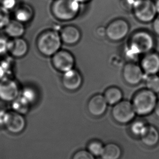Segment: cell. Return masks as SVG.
<instances>
[{
  "instance_id": "6da1fadb",
  "label": "cell",
  "mask_w": 159,
  "mask_h": 159,
  "mask_svg": "<svg viewBox=\"0 0 159 159\" xmlns=\"http://www.w3.org/2000/svg\"><path fill=\"white\" fill-rule=\"evenodd\" d=\"M154 46L155 40L152 34L147 30H139L131 36L125 53L129 59L136 60L141 55L152 52Z\"/></svg>"
},
{
  "instance_id": "7a4b0ae2",
  "label": "cell",
  "mask_w": 159,
  "mask_h": 159,
  "mask_svg": "<svg viewBox=\"0 0 159 159\" xmlns=\"http://www.w3.org/2000/svg\"><path fill=\"white\" fill-rule=\"evenodd\" d=\"M157 102V93L146 88L136 93L132 104L136 114L140 116H146L154 111Z\"/></svg>"
},
{
  "instance_id": "3957f363",
  "label": "cell",
  "mask_w": 159,
  "mask_h": 159,
  "mask_svg": "<svg viewBox=\"0 0 159 159\" xmlns=\"http://www.w3.org/2000/svg\"><path fill=\"white\" fill-rule=\"evenodd\" d=\"M62 40L56 31H48L43 33L37 41V48L44 56H53L60 50Z\"/></svg>"
},
{
  "instance_id": "277c9868",
  "label": "cell",
  "mask_w": 159,
  "mask_h": 159,
  "mask_svg": "<svg viewBox=\"0 0 159 159\" xmlns=\"http://www.w3.org/2000/svg\"><path fill=\"white\" fill-rule=\"evenodd\" d=\"M80 10L77 0H57L53 4V12L56 17L62 20L72 19Z\"/></svg>"
},
{
  "instance_id": "5b68a950",
  "label": "cell",
  "mask_w": 159,
  "mask_h": 159,
  "mask_svg": "<svg viewBox=\"0 0 159 159\" xmlns=\"http://www.w3.org/2000/svg\"><path fill=\"white\" fill-rule=\"evenodd\" d=\"M133 10L136 19L144 24L152 22L157 15L153 0H140Z\"/></svg>"
},
{
  "instance_id": "8992f818",
  "label": "cell",
  "mask_w": 159,
  "mask_h": 159,
  "mask_svg": "<svg viewBox=\"0 0 159 159\" xmlns=\"http://www.w3.org/2000/svg\"><path fill=\"white\" fill-rule=\"evenodd\" d=\"M135 111L132 102L122 100L114 106L112 110V116L117 122L127 124L130 122L135 117Z\"/></svg>"
},
{
  "instance_id": "52a82bcc",
  "label": "cell",
  "mask_w": 159,
  "mask_h": 159,
  "mask_svg": "<svg viewBox=\"0 0 159 159\" xmlns=\"http://www.w3.org/2000/svg\"><path fill=\"white\" fill-rule=\"evenodd\" d=\"M19 86L13 78H3L0 80V100L12 102L20 96Z\"/></svg>"
},
{
  "instance_id": "ba28073f",
  "label": "cell",
  "mask_w": 159,
  "mask_h": 159,
  "mask_svg": "<svg viewBox=\"0 0 159 159\" xmlns=\"http://www.w3.org/2000/svg\"><path fill=\"white\" fill-rule=\"evenodd\" d=\"M52 64L58 71L65 73L73 69L75 59L72 54L65 50H59L52 56Z\"/></svg>"
},
{
  "instance_id": "9c48e42d",
  "label": "cell",
  "mask_w": 159,
  "mask_h": 159,
  "mask_svg": "<svg viewBox=\"0 0 159 159\" xmlns=\"http://www.w3.org/2000/svg\"><path fill=\"white\" fill-rule=\"evenodd\" d=\"M122 75L127 83L131 85H136L144 80L146 75L140 65L130 62L123 67Z\"/></svg>"
},
{
  "instance_id": "30bf717a",
  "label": "cell",
  "mask_w": 159,
  "mask_h": 159,
  "mask_svg": "<svg viewBox=\"0 0 159 159\" xmlns=\"http://www.w3.org/2000/svg\"><path fill=\"white\" fill-rule=\"evenodd\" d=\"M129 31V24L124 20L118 19L108 25L106 35L112 41H120L127 36Z\"/></svg>"
},
{
  "instance_id": "8fae6325",
  "label": "cell",
  "mask_w": 159,
  "mask_h": 159,
  "mask_svg": "<svg viewBox=\"0 0 159 159\" xmlns=\"http://www.w3.org/2000/svg\"><path fill=\"white\" fill-rule=\"evenodd\" d=\"M26 126V119L24 115L14 111H9L8 116L4 127L9 133L18 134L24 131Z\"/></svg>"
},
{
  "instance_id": "7c38bea8",
  "label": "cell",
  "mask_w": 159,
  "mask_h": 159,
  "mask_svg": "<svg viewBox=\"0 0 159 159\" xmlns=\"http://www.w3.org/2000/svg\"><path fill=\"white\" fill-rule=\"evenodd\" d=\"M140 66L146 75H157L159 72V54L152 51L144 54Z\"/></svg>"
},
{
  "instance_id": "4fadbf2b",
  "label": "cell",
  "mask_w": 159,
  "mask_h": 159,
  "mask_svg": "<svg viewBox=\"0 0 159 159\" xmlns=\"http://www.w3.org/2000/svg\"><path fill=\"white\" fill-rule=\"evenodd\" d=\"M62 83L65 88L68 90H77L82 85L83 78L77 70L72 69L64 73Z\"/></svg>"
},
{
  "instance_id": "5bb4252c",
  "label": "cell",
  "mask_w": 159,
  "mask_h": 159,
  "mask_svg": "<svg viewBox=\"0 0 159 159\" xmlns=\"http://www.w3.org/2000/svg\"><path fill=\"white\" fill-rule=\"evenodd\" d=\"M107 104L104 95L97 94L91 97L89 100L88 109L93 116H101L106 112Z\"/></svg>"
},
{
  "instance_id": "9a60e30c",
  "label": "cell",
  "mask_w": 159,
  "mask_h": 159,
  "mask_svg": "<svg viewBox=\"0 0 159 159\" xmlns=\"http://www.w3.org/2000/svg\"><path fill=\"white\" fill-rule=\"evenodd\" d=\"M28 50L27 42L22 38H14L9 41L8 53L13 58L23 57L28 53Z\"/></svg>"
},
{
  "instance_id": "2e32d148",
  "label": "cell",
  "mask_w": 159,
  "mask_h": 159,
  "mask_svg": "<svg viewBox=\"0 0 159 159\" xmlns=\"http://www.w3.org/2000/svg\"><path fill=\"white\" fill-rule=\"evenodd\" d=\"M60 37L64 43L72 45L80 41L81 33L77 27L73 26H68L62 28Z\"/></svg>"
},
{
  "instance_id": "e0dca14e",
  "label": "cell",
  "mask_w": 159,
  "mask_h": 159,
  "mask_svg": "<svg viewBox=\"0 0 159 159\" xmlns=\"http://www.w3.org/2000/svg\"><path fill=\"white\" fill-rule=\"evenodd\" d=\"M142 143L148 147H154L159 142V132L153 125H147L140 136Z\"/></svg>"
},
{
  "instance_id": "ac0fdd59",
  "label": "cell",
  "mask_w": 159,
  "mask_h": 159,
  "mask_svg": "<svg viewBox=\"0 0 159 159\" xmlns=\"http://www.w3.org/2000/svg\"><path fill=\"white\" fill-rule=\"evenodd\" d=\"M5 31L8 37L14 38H21L25 32V28L23 23L17 20H11L5 27Z\"/></svg>"
},
{
  "instance_id": "d6986e66",
  "label": "cell",
  "mask_w": 159,
  "mask_h": 159,
  "mask_svg": "<svg viewBox=\"0 0 159 159\" xmlns=\"http://www.w3.org/2000/svg\"><path fill=\"white\" fill-rule=\"evenodd\" d=\"M122 155V150L120 146L114 143H110L104 147L101 155L102 159H119Z\"/></svg>"
},
{
  "instance_id": "ffe728a7",
  "label": "cell",
  "mask_w": 159,
  "mask_h": 159,
  "mask_svg": "<svg viewBox=\"0 0 159 159\" xmlns=\"http://www.w3.org/2000/svg\"><path fill=\"white\" fill-rule=\"evenodd\" d=\"M104 96L108 104L115 106L122 101L123 93L120 89L112 86L106 90Z\"/></svg>"
},
{
  "instance_id": "44dd1931",
  "label": "cell",
  "mask_w": 159,
  "mask_h": 159,
  "mask_svg": "<svg viewBox=\"0 0 159 159\" xmlns=\"http://www.w3.org/2000/svg\"><path fill=\"white\" fill-rule=\"evenodd\" d=\"M30 104L20 95L11 102L12 110L23 115L28 113L30 109Z\"/></svg>"
},
{
  "instance_id": "7402d4cb",
  "label": "cell",
  "mask_w": 159,
  "mask_h": 159,
  "mask_svg": "<svg viewBox=\"0 0 159 159\" xmlns=\"http://www.w3.org/2000/svg\"><path fill=\"white\" fill-rule=\"evenodd\" d=\"M32 16V9L28 6L20 7L15 12V18L22 23L29 21Z\"/></svg>"
},
{
  "instance_id": "603a6c76",
  "label": "cell",
  "mask_w": 159,
  "mask_h": 159,
  "mask_svg": "<svg viewBox=\"0 0 159 159\" xmlns=\"http://www.w3.org/2000/svg\"><path fill=\"white\" fill-rule=\"evenodd\" d=\"M144 80L147 89L155 93H159V76L157 75H146Z\"/></svg>"
},
{
  "instance_id": "cb8c5ba5",
  "label": "cell",
  "mask_w": 159,
  "mask_h": 159,
  "mask_svg": "<svg viewBox=\"0 0 159 159\" xmlns=\"http://www.w3.org/2000/svg\"><path fill=\"white\" fill-rule=\"evenodd\" d=\"M20 95L30 104L34 103L38 98L37 91L30 86L24 88Z\"/></svg>"
},
{
  "instance_id": "d4e9b609",
  "label": "cell",
  "mask_w": 159,
  "mask_h": 159,
  "mask_svg": "<svg viewBox=\"0 0 159 159\" xmlns=\"http://www.w3.org/2000/svg\"><path fill=\"white\" fill-rule=\"evenodd\" d=\"M103 143L98 140H93L88 146V151L94 157L101 156L104 149Z\"/></svg>"
},
{
  "instance_id": "484cf974",
  "label": "cell",
  "mask_w": 159,
  "mask_h": 159,
  "mask_svg": "<svg viewBox=\"0 0 159 159\" xmlns=\"http://www.w3.org/2000/svg\"><path fill=\"white\" fill-rule=\"evenodd\" d=\"M13 61L11 58H6L0 62V66L4 72L5 78H12L13 74Z\"/></svg>"
},
{
  "instance_id": "4316f807",
  "label": "cell",
  "mask_w": 159,
  "mask_h": 159,
  "mask_svg": "<svg viewBox=\"0 0 159 159\" xmlns=\"http://www.w3.org/2000/svg\"><path fill=\"white\" fill-rule=\"evenodd\" d=\"M147 125L142 120H136L131 124L130 130L134 135L141 136L144 132Z\"/></svg>"
},
{
  "instance_id": "83f0119b",
  "label": "cell",
  "mask_w": 159,
  "mask_h": 159,
  "mask_svg": "<svg viewBox=\"0 0 159 159\" xmlns=\"http://www.w3.org/2000/svg\"><path fill=\"white\" fill-rule=\"evenodd\" d=\"M11 20L9 11L0 6V29L4 28L7 26Z\"/></svg>"
},
{
  "instance_id": "f1b7e54d",
  "label": "cell",
  "mask_w": 159,
  "mask_h": 159,
  "mask_svg": "<svg viewBox=\"0 0 159 159\" xmlns=\"http://www.w3.org/2000/svg\"><path fill=\"white\" fill-rule=\"evenodd\" d=\"M72 159H95V157L91 154L88 150H80L76 152L72 157Z\"/></svg>"
},
{
  "instance_id": "f546056e",
  "label": "cell",
  "mask_w": 159,
  "mask_h": 159,
  "mask_svg": "<svg viewBox=\"0 0 159 159\" xmlns=\"http://www.w3.org/2000/svg\"><path fill=\"white\" fill-rule=\"evenodd\" d=\"M9 40L4 37H0V56L8 53Z\"/></svg>"
},
{
  "instance_id": "4dcf8cb0",
  "label": "cell",
  "mask_w": 159,
  "mask_h": 159,
  "mask_svg": "<svg viewBox=\"0 0 159 159\" xmlns=\"http://www.w3.org/2000/svg\"><path fill=\"white\" fill-rule=\"evenodd\" d=\"M16 3V0H2L1 6L7 10L10 11L15 8Z\"/></svg>"
},
{
  "instance_id": "1f68e13d",
  "label": "cell",
  "mask_w": 159,
  "mask_h": 159,
  "mask_svg": "<svg viewBox=\"0 0 159 159\" xmlns=\"http://www.w3.org/2000/svg\"><path fill=\"white\" fill-rule=\"evenodd\" d=\"M9 111L4 110H0V125L4 126L8 116Z\"/></svg>"
},
{
  "instance_id": "d6a6232c",
  "label": "cell",
  "mask_w": 159,
  "mask_h": 159,
  "mask_svg": "<svg viewBox=\"0 0 159 159\" xmlns=\"http://www.w3.org/2000/svg\"><path fill=\"white\" fill-rule=\"evenodd\" d=\"M152 27L154 32L159 37V14H157L152 22Z\"/></svg>"
},
{
  "instance_id": "836d02e7",
  "label": "cell",
  "mask_w": 159,
  "mask_h": 159,
  "mask_svg": "<svg viewBox=\"0 0 159 159\" xmlns=\"http://www.w3.org/2000/svg\"><path fill=\"white\" fill-rule=\"evenodd\" d=\"M140 0H126V2L129 5V7H130L131 8L133 9L134 7L135 6L136 4L138 3V2Z\"/></svg>"
},
{
  "instance_id": "e575fe53",
  "label": "cell",
  "mask_w": 159,
  "mask_h": 159,
  "mask_svg": "<svg viewBox=\"0 0 159 159\" xmlns=\"http://www.w3.org/2000/svg\"><path fill=\"white\" fill-rule=\"evenodd\" d=\"M97 34L101 37H103L106 35V29L103 27H100L97 30Z\"/></svg>"
},
{
  "instance_id": "d590c367",
  "label": "cell",
  "mask_w": 159,
  "mask_h": 159,
  "mask_svg": "<svg viewBox=\"0 0 159 159\" xmlns=\"http://www.w3.org/2000/svg\"><path fill=\"white\" fill-rule=\"evenodd\" d=\"M154 111L155 112V115H156L158 117H159V101H157V103L156 104V106H155V109H154Z\"/></svg>"
},
{
  "instance_id": "8d00e7d4",
  "label": "cell",
  "mask_w": 159,
  "mask_h": 159,
  "mask_svg": "<svg viewBox=\"0 0 159 159\" xmlns=\"http://www.w3.org/2000/svg\"><path fill=\"white\" fill-rule=\"evenodd\" d=\"M3 78H5L4 72L3 71L1 66H0V80H2Z\"/></svg>"
},
{
  "instance_id": "74e56055",
  "label": "cell",
  "mask_w": 159,
  "mask_h": 159,
  "mask_svg": "<svg viewBox=\"0 0 159 159\" xmlns=\"http://www.w3.org/2000/svg\"><path fill=\"white\" fill-rule=\"evenodd\" d=\"M155 7L157 11V14H159V0H156L155 1Z\"/></svg>"
},
{
  "instance_id": "f35d334b",
  "label": "cell",
  "mask_w": 159,
  "mask_h": 159,
  "mask_svg": "<svg viewBox=\"0 0 159 159\" xmlns=\"http://www.w3.org/2000/svg\"><path fill=\"white\" fill-rule=\"evenodd\" d=\"M78 2H87V1H89V0H77Z\"/></svg>"
}]
</instances>
